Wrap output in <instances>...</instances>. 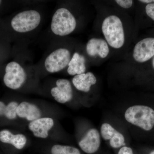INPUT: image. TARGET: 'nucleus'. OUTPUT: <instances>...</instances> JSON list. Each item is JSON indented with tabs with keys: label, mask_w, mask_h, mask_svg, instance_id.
I'll return each mask as SVG.
<instances>
[{
	"label": "nucleus",
	"mask_w": 154,
	"mask_h": 154,
	"mask_svg": "<svg viewBox=\"0 0 154 154\" xmlns=\"http://www.w3.org/2000/svg\"><path fill=\"white\" fill-rule=\"evenodd\" d=\"M102 33L108 44L116 49L121 48L124 44L125 33L121 19L111 15L105 18L102 26Z\"/></svg>",
	"instance_id": "f257e3e1"
},
{
	"label": "nucleus",
	"mask_w": 154,
	"mask_h": 154,
	"mask_svg": "<svg viewBox=\"0 0 154 154\" xmlns=\"http://www.w3.org/2000/svg\"><path fill=\"white\" fill-rule=\"evenodd\" d=\"M125 119L144 130H151L154 126V110L144 105H134L129 107L125 114Z\"/></svg>",
	"instance_id": "f03ea898"
},
{
	"label": "nucleus",
	"mask_w": 154,
	"mask_h": 154,
	"mask_svg": "<svg viewBox=\"0 0 154 154\" xmlns=\"http://www.w3.org/2000/svg\"><path fill=\"white\" fill-rule=\"evenodd\" d=\"M76 27V21L68 9H57L53 16L51 28L56 35L65 36L72 33Z\"/></svg>",
	"instance_id": "7ed1b4c3"
},
{
	"label": "nucleus",
	"mask_w": 154,
	"mask_h": 154,
	"mask_svg": "<svg viewBox=\"0 0 154 154\" xmlns=\"http://www.w3.org/2000/svg\"><path fill=\"white\" fill-rule=\"evenodd\" d=\"M41 16L37 11L29 10L20 12L11 21L12 28L19 33H24L32 31L39 25Z\"/></svg>",
	"instance_id": "20e7f679"
},
{
	"label": "nucleus",
	"mask_w": 154,
	"mask_h": 154,
	"mask_svg": "<svg viewBox=\"0 0 154 154\" xmlns=\"http://www.w3.org/2000/svg\"><path fill=\"white\" fill-rule=\"evenodd\" d=\"M26 78V72L23 67L18 63L12 61L6 67L3 81L8 88L16 90L25 84Z\"/></svg>",
	"instance_id": "39448f33"
},
{
	"label": "nucleus",
	"mask_w": 154,
	"mask_h": 154,
	"mask_svg": "<svg viewBox=\"0 0 154 154\" xmlns=\"http://www.w3.org/2000/svg\"><path fill=\"white\" fill-rule=\"evenodd\" d=\"M71 59L70 52L68 50L58 48L47 57L45 61V66L50 73L57 72L68 66Z\"/></svg>",
	"instance_id": "423d86ee"
},
{
	"label": "nucleus",
	"mask_w": 154,
	"mask_h": 154,
	"mask_svg": "<svg viewBox=\"0 0 154 154\" xmlns=\"http://www.w3.org/2000/svg\"><path fill=\"white\" fill-rule=\"evenodd\" d=\"M154 57V36L141 39L135 45L133 57L139 63L149 62Z\"/></svg>",
	"instance_id": "0eeeda50"
},
{
	"label": "nucleus",
	"mask_w": 154,
	"mask_h": 154,
	"mask_svg": "<svg viewBox=\"0 0 154 154\" xmlns=\"http://www.w3.org/2000/svg\"><path fill=\"white\" fill-rule=\"evenodd\" d=\"M56 85L51 90V94L57 102L60 104H65L72 100V88L68 80L59 79L57 81Z\"/></svg>",
	"instance_id": "6e6552de"
},
{
	"label": "nucleus",
	"mask_w": 154,
	"mask_h": 154,
	"mask_svg": "<svg viewBox=\"0 0 154 154\" xmlns=\"http://www.w3.org/2000/svg\"><path fill=\"white\" fill-rule=\"evenodd\" d=\"M54 120L49 117L41 118L30 122L28 128L35 137L46 139L49 135V131L54 126Z\"/></svg>",
	"instance_id": "1a4fd4ad"
},
{
	"label": "nucleus",
	"mask_w": 154,
	"mask_h": 154,
	"mask_svg": "<svg viewBox=\"0 0 154 154\" xmlns=\"http://www.w3.org/2000/svg\"><path fill=\"white\" fill-rule=\"evenodd\" d=\"M79 145L86 153L93 154L97 151L100 145V137L98 131L94 128L88 131Z\"/></svg>",
	"instance_id": "9d476101"
},
{
	"label": "nucleus",
	"mask_w": 154,
	"mask_h": 154,
	"mask_svg": "<svg viewBox=\"0 0 154 154\" xmlns=\"http://www.w3.org/2000/svg\"><path fill=\"white\" fill-rule=\"evenodd\" d=\"M17 116L32 122L41 118L42 111L35 104L28 102H22L18 105L17 109Z\"/></svg>",
	"instance_id": "9b49d317"
},
{
	"label": "nucleus",
	"mask_w": 154,
	"mask_h": 154,
	"mask_svg": "<svg viewBox=\"0 0 154 154\" xmlns=\"http://www.w3.org/2000/svg\"><path fill=\"white\" fill-rule=\"evenodd\" d=\"M86 51L90 56L99 55L102 58H105L109 54V48L107 42L104 39L92 38L87 43Z\"/></svg>",
	"instance_id": "f8f14e48"
},
{
	"label": "nucleus",
	"mask_w": 154,
	"mask_h": 154,
	"mask_svg": "<svg viewBox=\"0 0 154 154\" xmlns=\"http://www.w3.org/2000/svg\"><path fill=\"white\" fill-rule=\"evenodd\" d=\"M0 141L4 143L10 144L18 149L25 147L27 142V138L22 134H14L7 129L0 131Z\"/></svg>",
	"instance_id": "ddd939ff"
},
{
	"label": "nucleus",
	"mask_w": 154,
	"mask_h": 154,
	"mask_svg": "<svg viewBox=\"0 0 154 154\" xmlns=\"http://www.w3.org/2000/svg\"><path fill=\"white\" fill-rule=\"evenodd\" d=\"M72 82L77 90L87 93L91 90V86L96 84L97 80L93 73L88 72L76 75L73 78Z\"/></svg>",
	"instance_id": "4468645a"
},
{
	"label": "nucleus",
	"mask_w": 154,
	"mask_h": 154,
	"mask_svg": "<svg viewBox=\"0 0 154 154\" xmlns=\"http://www.w3.org/2000/svg\"><path fill=\"white\" fill-rule=\"evenodd\" d=\"M85 58L78 53L74 54L68 65L67 72L71 75L82 74L86 71Z\"/></svg>",
	"instance_id": "2eb2a0df"
},
{
	"label": "nucleus",
	"mask_w": 154,
	"mask_h": 154,
	"mask_svg": "<svg viewBox=\"0 0 154 154\" xmlns=\"http://www.w3.org/2000/svg\"><path fill=\"white\" fill-rule=\"evenodd\" d=\"M51 154H81L79 150L71 146L54 145L51 149Z\"/></svg>",
	"instance_id": "dca6fc26"
},
{
	"label": "nucleus",
	"mask_w": 154,
	"mask_h": 154,
	"mask_svg": "<svg viewBox=\"0 0 154 154\" xmlns=\"http://www.w3.org/2000/svg\"><path fill=\"white\" fill-rule=\"evenodd\" d=\"M18 102L12 101L7 105L5 116L10 120H14L17 118V109L18 107Z\"/></svg>",
	"instance_id": "f3484780"
},
{
	"label": "nucleus",
	"mask_w": 154,
	"mask_h": 154,
	"mask_svg": "<svg viewBox=\"0 0 154 154\" xmlns=\"http://www.w3.org/2000/svg\"><path fill=\"white\" fill-rule=\"evenodd\" d=\"M117 131L108 123H104L101 128L102 137L105 140H109L113 137Z\"/></svg>",
	"instance_id": "a211bd4d"
},
{
	"label": "nucleus",
	"mask_w": 154,
	"mask_h": 154,
	"mask_svg": "<svg viewBox=\"0 0 154 154\" xmlns=\"http://www.w3.org/2000/svg\"><path fill=\"white\" fill-rule=\"evenodd\" d=\"M125 138L123 135L116 131L110 140V145L114 148H118L124 145Z\"/></svg>",
	"instance_id": "6ab92c4d"
},
{
	"label": "nucleus",
	"mask_w": 154,
	"mask_h": 154,
	"mask_svg": "<svg viewBox=\"0 0 154 154\" xmlns=\"http://www.w3.org/2000/svg\"><path fill=\"white\" fill-rule=\"evenodd\" d=\"M145 11L149 19L154 22V3L146 4Z\"/></svg>",
	"instance_id": "aec40b11"
},
{
	"label": "nucleus",
	"mask_w": 154,
	"mask_h": 154,
	"mask_svg": "<svg viewBox=\"0 0 154 154\" xmlns=\"http://www.w3.org/2000/svg\"><path fill=\"white\" fill-rule=\"evenodd\" d=\"M115 2L119 5L125 9L131 8L133 4V1L132 0H116Z\"/></svg>",
	"instance_id": "412c9836"
},
{
	"label": "nucleus",
	"mask_w": 154,
	"mask_h": 154,
	"mask_svg": "<svg viewBox=\"0 0 154 154\" xmlns=\"http://www.w3.org/2000/svg\"><path fill=\"white\" fill-rule=\"evenodd\" d=\"M118 154H133L132 149L128 147H122L119 151Z\"/></svg>",
	"instance_id": "4be33fe9"
},
{
	"label": "nucleus",
	"mask_w": 154,
	"mask_h": 154,
	"mask_svg": "<svg viewBox=\"0 0 154 154\" xmlns=\"http://www.w3.org/2000/svg\"><path fill=\"white\" fill-rule=\"evenodd\" d=\"M7 105L4 102L0 101V116H5Z\"/></svg>",
	"instance_id": "5701e85b"
},
{
	"label": "nucleus",
	"mask_w": 154,
	"mask_h": 154,
	"mask_svg": "<svg viewBox=\"0 0 154 154\" xmlns=\"http://www.w3.org/2000/svg\"><path fill=\"white\" fill-rule=\"evenodd\" d=\"M149 62H150V67L154 72V57Z\"/></svg>",
	"instance_id": "b1692460"
},
{
	"label": "nucleus",
	"mask_w": 154,
	"mask_h": 154,
	"mask_svg": "<svg viewBox=\"0 0 154 154\" xmlns=\"http://www.w3.org/2000/svg\"><path fill=\"white\" fill-rule=\"evenodd\" d=\"M150 154H154V151H153Z\"/></svg>",
	"instance_id": "393cba45"
},
{
	"label": "nucleus",
	"mask_w": 154,
	"mask_h": 154,
	"mask_svg": "<svg viewBox=\"0 0 154 154\" xmlns=\"http://www.w3.org/2000/svg\"><path fill=\"white\" fill-rule=\"evenodd\" d=\"M1 3H2V1H0V5H1Z\"/></svg>",
	"instance_id": "a878e982"
}]
</instances>
